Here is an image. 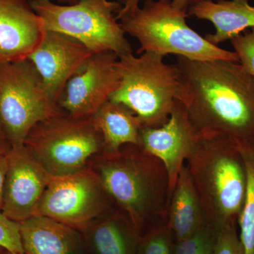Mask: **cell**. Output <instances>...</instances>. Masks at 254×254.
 Here are the masks:
<instances>
[{"mask_svg": "<svg viewBox=\"0 0 254 254\" xmlns=\"http://www.w3.org/2000/svg\"><path fill=\"white\" fill-rule=\"evenodd\" d=\"M190 121L206 138H254V78L240 63L177 57Z\"/></svg>", "mask_w": 254, "mask_h": 254, "instance_id": "cell-1", "label": "cell"}, {"mask_svg": "<svg viewBox=\"0 0 254 254\" xmlns=\"http://www.w3.org/2000/svg\"><path fill=\"white\" fill-rule=\"evenodd\" d=\"M88 168L98 176L118 208L140 236L168 222L172 190L161 160L139 145H125L116 153L96 155Z\"/></svg>", "mask_w": 254, "mask_h": 254, "instance_id": "cell-2", "label": "cell"}, {"mask_svg": "<svg viewBox=\"0 0 254 254\" xmlns=\"http://www.w3.org/2000/svg\"><path fill=\"white\" fill-rule=\"evenodd\" d=\"M186 165L209 225L238 224L247 189L245 160L236 142L201 137Z\"/></svg>", "mask_w": 254, "mask_h": 254, "instance_id": "cell-3", "label": "cell"}, {"mask_svg": "<svg viewBox=\"0 0 254 254\" xmlns=\"http://www.w3.org/2000/svg\"><path fill=\"white\" fill-rule=\"evenodd\" d=\"M119 57L120 82L110 100L126 107L142 126L155 128L166 123L177 102L184 96V83L178 66L151 52Z\"/></svg>", "mask_w": 254, "mask_h": 254, "instance_id": "cell-4", "label": "cell"}, {"mask_svg": "<svg viewBox=\"0 0 254 254\" xmlns=\"http://www.w3.org/2000/svg\"><path fill=\"white\" fill-rule=\"evenodd\" d=\"M188 13L177 9L172 0H146L130 14L119 18L126 34L136 38L137 54L151 52L190 60H227L239 63L235 52L212 44L187 23Z\"/></svg>", "mask_w": 254, "mask_h": 254, "instance_id": "cell-5", "label": "cell"}, {"mask_svg": "<svg viewBox=\"0 0 254 254\" xmlns=\"http://www.w3.org/2000/svg\"><path fill=\"white\" fill-rule=\"evenodd\" d=\"M23 145L53 177L85 170L105 152L103 136L92 118H73L63 111L36 124Z\"/></svg>", "mask_w": 254, "mask_h": 254, "instance_id": "cell-6", "label": "cell"}, {"mask_svg": "<svg viewBox=\"0 0 254 254\" xmlns=\"http://www.w3.org/2000/svg\"><path fill=\"white\" fill-rule=\"evenodd\" d=\"M45 30L76 40L93 53L111 52L119 57L132 53L118 19L123 5L110 0H78L60 4L52 0H31Z\"/></svg>", "mask_w": 254, "mask_h": 254, "instance_id": "cell-7", "label": "cell"}, {"mask_svg": "<svg viewBox=\"0 0 254 254\" xmlns=\"http://www.w3.org/2000/svg\"><path fill=\"white\" fill-rule=\"evenodd\" d=\"M60 111L28 58L0 63V124L11 145L23 144L36 124Z\"/></svg>", "mask_w": 254, "mask_h": 254, "instance_id": "cell-8", "label": "cell"}, {"mask_svg": "<svg viewBox=\"0 0 254 254\" xmlns=\"http://www.w3.org/2000/svg\"><path fill=\"white\" fill-rule=\"evenodd\" d=\"M118 208L89 168L53 177L45 192L38 215L72 227L80 232L97 219Z\"/></svg>", "mask_w": 254, "mask_h": 254, "instance_id": "cell-9", "label": "cell"}, {"mask_svg": "<svg viewBox=\"0 0 254 254\" xmlns=\"http://www.w3.org/2000/svg\"><path fill=\"white\" fill-rule=\"evenodd\" d=\"M118 56L93 53L68 80L58 100L60 109L76 118H91L118 87Z\"/></svg>", "mask_w": 254, "mask_h": 254, "instance_id": "cell-10", "label": "cell"}, {"mask_svg": "<svg viewBox=\"0 0 254 254\" xmlns=\"http://www.w3.org/2000/svg\"><path fill=\"white\" fill-rule=\"evenodd\" d=\"M7 157L1 212L11 220L21 222L38 215L53 177L32 157L23 143L13 145Z\"/></svg>", "mask_w": 254, "mask_h": 254, "instance_id": "cell-11", "label": "cell"}, {"mask_svg": "<svg viewBox=\"0 0 254 254\" xmlns=\"http://www.w3.org/2000/svg\"><path fill=\"white\" fill-rule=\"evenodd\" d=\"M201 137L190 121L185 105L177 102L166 123L155 128L142 127L139 146L161 160L173 190L182 166Z\"/></svg>", "mask_w": 254, "mask_h": 254, "instance_id": "cell-12", "label": "cell"}, {"mask_svg": "<svg viewBox=\"0 0 254 254\" xmlns=\"http://www.w3.org/2000/svg\"><path fill=\"white\" fill-rule=\"evenodd\" d=\"M93 54L71 37L45 30L39 45L28 59L34 65L48 93L58 103L68 80Z\"/></svg>", "mask_w": 254, "mask_h": 254, "instance_id": "cell-13", "label": "cell"}, {"mask_svg": "<svg viewBox=\"0 0 254 254\" xmlns=\"http://www.w3.org/2000/svg\"><path fill=\"white\" fill-rule=\"evenodd\" d=\"M44 32L31 0H0V63L27 59Z\"/></svg>", "mask_w": 254, "mask_h": 254, "instance_id": "cell-14", "label": "cell"}, {"mask_svg": "<svg viewBox=\"0 0 254 254\" xmlns=\"http://www.w3.org/2000/svg\"><path fill=\"white\" fill-rule=\"evenodd\" d=\"M24 254H85L82 234L43 215L19 222Z\"/></svg>", "mask_w": 254, "mask_h": 254, "instance_id": "cell-15", "label": "cell"}, {"mask_svg": "<svg viewBox=\"0 0 254 254\" xmlns=\"http://www.w3.org/2000/svg\"><path fill=\"white\" fill-rule=\"evenodd\" d=\"M85 254H136L140 235L119 208L105 214L81 232Z\"/></svg>", "mask_w": 254, "mask_h": 254, "instance_id": "cell-16", "label": "cell"}, {"mask_svg": "<svg viewBox=\"0 0 254 254\" xmlns=\"http://www.w3.org/2000/svg\"><path fill=\"white\" fill-rule=\"evenodd\" d=\"M188 14L213 23L215 32L205 38L215 46L254 28V6L249 0H200L190 5Z\"/></svg>", "mask_w": 254, "mask_h": 254, "instance_id": "cell-17", "label": "cell"}, {"mask_svg": "<svg viewBox=\"0 0 254 254\" xmlns=\"http://www.w3.org/2000/svg\"><path fill=\"white\" fill-rule=\"evenodd\" d=\"M209 225L199 195L186 164L182 166L172 193L168 225L175 242L188 238Z\"/></svg>", "mask_w": 254, "mask_h": 254, "instance_id": "cell-18", "label": "cell"}, {"mask_svg": "<svg viewBox=\"0 0 254 254\" xmlns=\"http://www.w3.org/2000/svg\"><path fill=\"white\" fill-rule=\"evenodd\" d=\"M104 143V153L118 152L125 145H139L141 122L123 105L108 100L92 117Z\"/></svg>", "mask_w": 254, "mask_h": 254, "instance_id": "cell-19", "label": "cell"}, {"mask_svg": "<svg viewBox=\"0 0 254 254\" xmlns=\"http://www.w3.org/2000/svg\"><path fill=\"white\" fill-rule=\"evenodd\" d=\"M237 144L247 170L245 202L238 219L239 234L245 254H254V138Z\"/></svg>", "mask_w": 254, "mask_h": 254, "instance_id": "cell-20", "label": "cell"}, {"mask_svg": "<svg viewBox=\"0 0 254 254\" xmlns=\"http://www.w3.org/2000/svg\"><path fill=\"white\" fill-rule=\"evenodd\" d=\"M175 244L168 222H163L140 236L136 254H175Z\"/></svg>", "mask_w": 254, "mask_h": 254, "instance_id": "cell-21", "label": "cell"}, {"mask_svg": "<svg viewBox=\"0 0 254 254\" xmlns=\"http://www.w3.org/2000/svg\"><path fill=\"white\" fill-rule=\"evenodd\" d=\"M218 230L207 225L198 231L175 244V254H215Z\"/></svg>", "mask_w": 254, "mask_h": 254, "instance_id": "cell-22", "label": "cell"}, {"mask_svg": "<svg viewBox=\"0 0 254 254\" xmlns=\"http://www.w3.org/2000/svg\"><path fill=\"white\" fill-rule=\"evenodd\" d=\"M0 247L14 254H24L19 222L14 221L0 211Z\"/></svg>", "mask_w": 254, "mask_h": 254, "instance_id": "cell-23", "label": "cell"}, {"mask_svg": "<svg viewBox=\"0 0 254 254\" xmlns=\"http://www.w3.org/2000/svg\"><path fill=\"white\" fill-rule=\"evenodd\" d=\"M239 63L254 78V28L230 40Z\"/></svg>", "mask_w": 254, "mask_h": 254, "instance_id": "cell-24", "label": "cell"}, {"mask_svg": "<svg viewBox=\"0 0 254 254\" xmlns=\"http://www.w3.org/2000/svg\"><path fill=\"white\" fill-rule=\"evenodd\" d=\"M215 254H245L238 232V224L227 225L219 231Z\"/></svg>", "mask_w": 254, "mask_h": 254, "instance_id": "cell-25", "label": "cell"}, {"mask_svg": "<svg viewBox=\"0 0 254 254\" xmlns=\"http://www.w3.org/2000/svg\"><path fill=\"white\" fill-rule=\"evenodd\" d=\"M140 1L141 0H125L123 9L118 15V19L119 20V18H121L122 16L130 14L133 10L136 9L138 6H140ZM190 1L191 0H172V3L177 9L188 13V10L190 6Z\"/></svg>", "mask_w": 254, "mask_h": 254, "instance_id": "cell-26", "label": "cell"}, {"mask_svg": "<svg viewBox=\"0 0 254 254\" xmlns=\"http://www.w3.org/2000/svg\"><path fill=\"white\" fill-rule=\"evenodd\" d=\"M7 154L0 155V211L2 208L5 179L8 169Z\"/></svg>", "mask_w": 254, "mask_h": 254, "instance_id": "cell-27", "label": "cell"}, {"mask_svg": "<svg viewBox=\"0 0 254 254\" xmlns=\"http://www.w3.org/2000/svg\"><path fill=\"white\" fill-rule=\"evenodd\" d=\"M12 145L0 124V155H6L11 150Z\"/></svg>", "mask_w": 254, "mask_h": 254, "instance_id": "cell-28", "label": "cell"}, {"mask_svg": "<svg viewBox=\"0 0 254 254\" xmlns=\"http://www.w3.org/2000/svg\"><path fill=\"white\" fill-rule=\"evenodd\" d=\"M60 4H73L77 2L78 0H52Z\"/></svg>", "mask_w": 254, "mask_h": 254, "instance_id": "cell-29", "label": "cell"}, {"mask_svg": "<svg viewBox=\"0 0 254 254\" xmlns=\"http://www.w3.org/2000/svg\"><path fill=\"white\" fill-rule=\"evenodd\" d=\"M198 1H200V0H191V1H190V5L194 4V3Z\"/></svg>", "mask_w": 254, "mask_h": 254, "instance_id": "cell-30", "label": "cell"}, {"mask_svg": "<svg viewBox=\"0 0 254 254\" xmlns=\"http://www.w3.org/2000/svg\"><path fill=\"white\" fill-rule=\"evenodd\" d=\"M1 254H14L10 253V252H7V251L4 250V252H2Z\"/></svg>", "mask_w": 254, "mask_h": 254, "instance_id": "cell-31", "label": "cell"}, {"mask_svg": "<svg viewBox=\"0 0 254 254\" xmlns=\"http://www.w3.org/2000/svg\"><path fill=\"white\" fill-rule=\"evenodd\" d=\"M125 0H118V1L120 3V4H122L123 5L124 3H125Z\"/></svg>", "mask_w": 254, "mask_h": 254, "instance_id": "cell-32", "label": "cell"}, {"mask_svg": "<svg viewBox=\"0 0 254 254\" xmlns=\"http://www.w3.org/2000/svg\"><path fill=\"white\" fill-rule=\"evenodd\" d=\"M4 250H4V249L1 248V247H0V254L2 253V252H4Z\"/></svg>", "mask_w": 254, "mask_h": 254, "instance_id": "cell-33", "label": "cell"}]
</instances>
